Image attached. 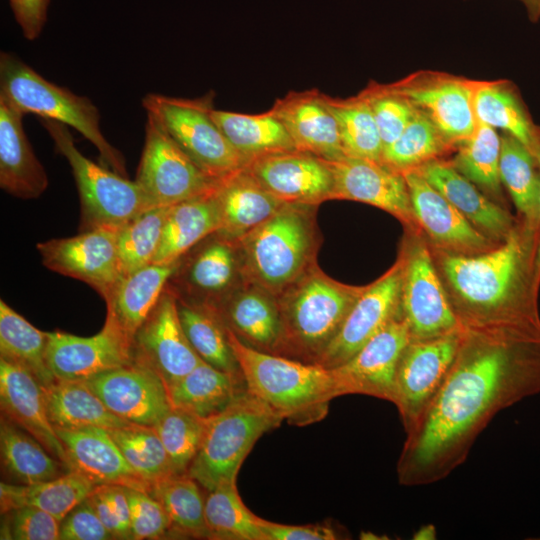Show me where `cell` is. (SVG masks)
Masks as SVG:
<instances>
[{
  "label": "cell",
  "mask_w": 540,
  "mask_h": 540,
  "mask_svg": "<svg viewBox=\"0 0 540 540\" xmlns=\"http://www.w3.org/2000/svg\"><path fill=\"white\" fill-rule=\"evenodd\" d=\"M540 393V329L464 328L442 385L406 433L398 481L422 486L463 464L495 415Z\"/></svg>",
  "instance_id": "6da1fadb"
},
{
  "label": "cell",
  "mask_w": 540,
  "mask_h": 540,
  "mask_svg": "<svg viewBox=\"0 0 540 540\" xmlns=\"http://www.w3.org/2000/svg\"><path fill=\"white\" fill-rule=\"evenodd\" d=\"M540 224L523 221L497 249L477 256L448 255L444 273L457 293L463 328H540L535 259Z\"/></svg>",
  "instance_id": "7a4b0ae2"
},
{
  "label": "cell",
  "mask_w": 540,
  "mask_h": 540,
  "mask_svg": "<svg viewBox=\"0 0 540 540\" xmlns=\"http://www.w3.org/2000/svg\"><path fill=\"white\" fill-rule=\"evenodd\" d=\"M226 331L247 391L290 424L321 420L330 401L341 396L332 369L255 349Z\"/></svg>",
  "instance_id": "3957f363"
},
{
  "label": "cell",
  "mask_w": 540,
  "mask_h": 540,
  "mask_svg": "<svg viewBox=\"0 0 540 540\" xmlns=\"http://www.w3.org/2000/svg\"><path fill=\"white\" fill-rule=\"evenodd\" d=\"M364 289L310 267L278 302L283 325L278 355L316 363Z\"/></svg>",
  "instance_id": "277c9868"
},
{
  "label": "cell",
  "mask_w": 540,
  "mask_h": 540,
  "mask_svg": "<svg viewBox=\"0 0 540 540\" xmlns=\"http://www.w3.org/2000/svg\"><path fill=\"white\" fill-rule=\"evenodd\" d=\"M0 97L24 115L72 127L96 147L101 165L127 177L124 157L102 134L100 112L89 98L46 80L8 52L0 53Z\"/></svg>",
  "instance_id": "5b68a950"
},
{
  "label": "cell",
  "mask_w": 540,
  "mask_h": 540,
  "mask_svg": "<svg viewBox=\"0 0 540 540\" xmlns=\"http://www.w3.org/2000/svg\"><path fill=\"white\" fill-rule=\"evenodd\" d=\"M309 207L285 204L235 241L248 277L271 295L284 293L309 269L314 246Z\"/></svg>",
  "instance_id": "8992f818"
},
{
  "label": "cell",
  "mask_w": 540,
  "mask_h": 540,
  "mask_svg": "<svg viewBox=\"0 0 540 540\" xmlns=\"http://www.w3.org/2000/svg\"><path fill=\"white\" fill-rule=\"evenodd\" d=\"M283 418L247 390L208 420L199 451L187 474L207 492L236 482L240 467L256 441Z\"/></svg>",
  "instance_id": "52a82bcc"
},
{
  "label": "cell",
  "mask_w": 540,
  "mask_h": 540,
  "mask_svg": "<svg viewBox=\"0 0 540 540\" xmlns=\"http://www.w3.org/2000/svg\"><path fill=\"white\" fill-rule=\"evenodd\" d=\"M41 122L72 169L81 204L80 231L99 227L118 229L154 207L136 181L84 156L68 126L49 119Z\"/></svg>",
  "instance_id": "ba28073f"
},
{
  "label": "cell",
  "mask_w": 540,
  "mask_h": 540,
  "mask_svg": "<svg viewBox=\"0 0 540 540\" xmlns=\"http://www.w3.org/2000/svg\"><path fill=\"white\" fill-rule=\"evenodd\" d=\"M142 106L157 117L174 141L214 180L247 165L211 115L212 93L197 99L148 93L142 99Z\"/></svg>",
  "instance_id": "9c48e42d"
},
{
  "label": "cell",
  "mask_w": 540,
  "mask_h": 540,
  "mask_svg": "<svg viewBox=\"0 0 540 540\" xmlns=\"http://www.w3.org/2000/svg\"><path fill=\"white\" fill-rule=\"evenodd\" d=\"M135 181L154 207L173 206L211 191L218 180L203 172L147 112L145 142Z\"/></svg>",
  "instance_id": "30bf717a"
},
{
  "label": "cell",
  "mask_w": 540,
  "mask_h": 540,
  "mask_svg": "<svg viewBox=\"0 0 540 540\" xmlns=\"http://www.w3.org/2000/svg\"><path fill=\"white\" fill-rule=\"evenodd\" d=\"M464 328L446 335L410 340L396 369L393 404L405 432L411 430L434 397L459 351Z\"/></svg>",
  "instance_id": "8fae6325"
},
{
  "label": "cell",
  "mask_w": 540,
  "mask_h": 540,
  "mask_svg": "<svg viewBox=\"0 0 540 540\" xmlns=\"http://www.w3.org/2000/svg\"><path fill=\"white\" fill-rule=\"evenodd\" d=\"M36 248L46 268L88 284L104 300L123 277L115 228L80 231L72 237L39 242Z\"/></svg>",
  "instance_id": "7c38bea8"
},
{
  "label": "cell",
  "mask_w": 540,
  "mask_h": 540,
  "mask_svg": "<svg viewBox=\"0 0 540 540\" xmlns=\"http://www.w3.org/2000/svg\"><path fill=\"white\" fill-rule=\"evenodd\" d=\"M132 358L153 370L168 390L202 361L185 335L177 295L168 284L133 338Z\"/></svg>",
  "instance_id": "4fadbf2b"
},
{
  "label": "cell",
  "mask_w": 540,
  "mask_h": 540,
  "mask_svg": "<svg viewBox=\"0 0 540 540\" xmlns=\"http://www.w3.org/2000/svg\"><path fill=\"white\" fill-rule=\"evenodd\" d=\"M404 269L396 264L365 287L316 363L334 368L349 360L390 321L400 316Z\"/></svg>",
  "instance_id": "5bb4252c"
},
{
  "label": "cell",
  "mask_w": 540,
  "mask_h": 540,
  "mask_svg": "<svg viewBox=\"0 0 540 540\" xmlns=\"http://www.w3.org/2000/svg\"><path fill=\"white\" fill-rule=\"evenodd\" d=\"M46 361L57 380L85 381L133 362L132 344L106 318L101 331L89 337L47 332Z\"/></svg>",
  "instance_id": "9a60e30c"
},
{
  "label": "cell",
  "mask_w": 540,
  "mask_h": 540,
  "mask_svg": "<svg viewBox=\"0 0 540 540\" xmlns=\"http://www.w3.org/2000/svg\"><path fill=\"white\" fill-rule=\"evenodd\" d=\"M400 310L411 340L431 339L463 328L423 246L412 252L404 269Z\"/></svg>",
  "instance_id": "2e32d148"
},
{
  "label": "cell",
  "mask_w": 540,
  "mask_h": 540,
  "mask_svg": "<svg viewBox=\"0 0 540 540\" xmlns=\"http://www.w3.org/2000/svg\"><path fill=\"white\" fill-rule=\"evenodd\" d=\"M476 83L446 75H425L390 85L439 130L447 143L467 140L477 127Z\"/></svg>",
  "instance_id": "e0dca14e"
},
{
  "label": "cell",
  "mask_w": 540,
  "mask_h": 540,
  "mask_svg": "<svg viewBox=\"0 0 540 540\" xmlns=\"http://www.w3.org/2000/svg\"><path fill=\"white\" fill-rule=\"evenodd\" d=\"M410 340L408 326L399 316L349 360L330 368L341 396L363 394L393 402L397 364Z\"/></svg>",
  "instance_id": "ac0fdd59"
},
{
  "label": "cell",
  "mask_w": 540,
  "mask_h": 540,
  "mask_svg": "<svg viewBox=\"0 0 540 540\" xmlns=\"http://www.w3.org/2000/svg\"><path fill=\"white\" fill-rule=\"evenodd\" d=\"M246 168L284 203L316 206L333 199L330 164L313 154L297 149L266 154L248 162Z\"/></svg>",
  "instance_id": "d6986e66"
},
{
  "label": "cell",
  "mask_w": 540,
  "mask_h": 540,
  "mask_svg": "<svg viewBox=\"0 0 540 540\" xmlns=\"http://www.w3.org/2000/svg\"><path fill=\"white\" fill-rule=\"evenodd\" d=\"M84 382L112 413L128 423L154 426L172 406L162 379L134 361Z\"/></svg>",
  "instance_id": "ffe728a7"
},
{
  "label": "cell",
  "mask_w": 540,
  "mask_h": 540,
  "mask_svg": "<svg viewBox=\"0 0 540 540\" xmlns=\"http://www.w3.org/2000/svg\"><path fill=\"white\" fill-rule=\"evenodd\" d=\"M333 173V199L367 203L410 222L413 211L403 174L382 162L345 156L328 161Z\"/></svg>",
  "instance_id": "44dd1931"
},
{
  "label": "cell",
  "mask_w": 540,
  "mask_h": 540,
  "mask_svg": "<svg viewBox=\"0 0 540 540\" xmlns=\"http://www.w3.org/2000/svg\"><path fill=\"white\" fill-rule=\"evenodd\" d=\"M271 111L285 127L297 150L327 161L346 156L324 93L317 89L290 92L277 99Z\"/></svg>",
  "instance_id": "7402d4cb"
},
{
  "label": "cell",
  "mask_w": 540,
  "mask_h": 540,
  "mask_svg": "<svg viewBox=\"0 0 540 540\" xmlns=\"http://www.w3.org/2000/svg\"><path fill=\"white\" fill-rule=\"evenodd\" d=\"M2 416L36 438L70 470L68 458L49 420L43 386L24 367L0 358Z\"/></svg>",
  "instance_id": "603a6c76"
},
{
  "label": "cell",
  "mask_w": 540,
  "mask_h": 540,
  "mask_svg": "<svg viewBox=\"0 0 540 540\" xmlns=\"http://www.w3.org/2000/svg\"><path fill=\"white\" fill-rule=\"evenodd\" d=\"M62 442L70 470L87 477L95 485L114 484L148 490L130 467L108 429L96 426L55 428Z\"/></svg>",
  "instance_id": "cb8c5ba5"
},
{
  "label": "cell",
  "mask_w": 540,
  "mask_h": 540,
  "mask_svg": "<svg viewBox=\"0 0 540 540\" xmlns=\"http://www.w3.org/2000/svg\"><path fill=\"white\" fill-rule=\"evenodd\" d=\"M24 114L0 97V187L20 199H36L48 187L44 166L23 129Z\"/></svg>",
  "instance_id": "d4e9b609"
},
{
  "label": "cell",
  "mask_w": 540,
  "mask_h": 540,
  "mask_svg": "<svg viewBox=\"0 0 540 540\" xmlns=\"http://www.w3.org/2000/svg\"><path fill=\"white\" fill-rule=\"evenodd\" d=\"M401 173L408 187L413 215L435 241L465 251L482 250L486 247V237L416 168Z\"/></svg>",
  "instance_id": "484cf974"
},
{
  "label": "cell",
  "mask_w": 540,
  "mask_h": 540,
  "mask_svg": "<svg viewBox=\"0 0 540 540\" xmlns=\"http://www.w3.org/2000/svg\"><path fill=\"white\" fill-rule=\"evenodd\" d=\"M221 226L217 233L237 241L272 217L285 204L245 167L219 179L215 186Z\"/></svg>",
  "instance_id": "4316f807"
},
{
  "label": "cell",
  "mask_w": 540,
  "mask_h": 540,
  "mask_svg": "<svg viewBox=\"0 0 540 540\" xmlns=\"http://www.w3.org/2000/svg\"><path fill=\"white\" fill-rule=\"evenodd\" d=\"M181 259L173 264H150L124 275L105 299L106 318L131 342L156 306Z\"/></svg>",
  "instance_id": "83f0119b"
},
{
  "label": "cell",
  "mask_w": 540,
  "mask_h": 540,
  "mask_svg": "<svg viewBox=\"0 0 540 540\" xmlns=\"http://www.w3.org/2000/svg\"><path fill=\"white\" fill-rule=\"evenodd\" d=\"M416 169L474 226L504 239L515 228L512 217L453 165L433 159Z\"/></svg>",
  "instance_id": "f1b7e54d"
},
{
  "label": "cell",
  "mask_w": 540,
  "mask_h": 540,
  "mask_svg": "<svg viewBox=\"0 0 540 540\" xmlns=\"http://www.w3.org/2000/svg\"><path fill=\"white\" fill-rule=\"evenodd\" d=\"M265 290L255 287L237 293L223 308L215 307L224 325L247 345L278 354L283 325L280 307Z\"/></svg>",
  "instance_id": "f546056e"
},
{
  "label": "cell",
  "mask_w": 540,
  "mask_h": 540,
  "mask_svg": "<svg viewBox=\"0 0 540 540\" xmlns=\"http://www.w3.org/2000/svg\"><path fill=\"white\" fill-rule=\"evenodd\" d=\"M216 186V185H215ZM221 226L215 187L202 195L171 206L154 264H173Z\"/></svg>",
  "instance_id": "4dcf8cb0"
},
{
  "label": "cell",
  "mask_w": 540,
  "mask_h": 540,
  "mask_svg": "<svg viewBox=\"0 0 540 540\" xmlns=\"http://www.w3.org/2000/svg\"><path fill=\"white\" fill-rule=\"evenodd\" d=\"M246 390L243 376L222 371L202 360L168 393L172 406L210 419Z\"/></svg>",
  "instance_id": "1f68e13d"
},
{
  "label": "cell",
  "mask_w": 540,
  "mask_h": 540,
  "mask_svg": "<svg viewBox=\"0 0 540 540\" xmlns=\"http://www.w3.org/2000/svg\"><path fill=\"white\" fill-rule=\"evenodd\" d=\"M0 452L2 470L15 484L45 482L69 471L36 438L3 416Z\"/></svg>",
  "instance_id": "d6a6232c"
},
{
  "label": "cell",
  "mask_w": 540,
  "mask_h": 540,
  "mask_svg": "<svg viewBox=\"0 0 540 540\" xmlns=\"http://www.w3.org/2000/svg\"><path fill=\"white\" fill-rule=\"evenodd\" d=\"M95 486L75 470H69L53 480L30 485L2 481L1 514L20 506H33L61 521L71 509L89 496Z\"/></svg>",
  "instance_id": "836d02e7"
},
{
  "label": "cell",
  "mask_w": 540,
  "mask_h": 540,
  "mask_svg": "<svg viewBox=\"0 0 540 540\" xmlns=\"http://www.w3.org/2000/svg\"><path fill=\"white\" fill-rule=\"evenodd\" d=\"M43 391L54 428L113 429L128 424L112 413L84 381L56 380Z\"/></svg>",
  "instance_id": "e575fe53"
},
{
  "label": "cell",
  "mask_w": 540,
  "mask_h": 540,
  "mask_svg": "<svg viewBox=\"0 0 540 540\" xmlns=\"http://www.w3.org/2000/svg\"><path fill=\"white\" fill-rule=\"evenodd\" d=\"M211 115L247 164L266 154L296 149L287 130L271 109L260 114H244L213 108Z\"/></svg>",
  "instance_id": "d590c367"
},
{
  "label": "cell",
  "mask_w": 540,
  "mask_h": 540,
  "mask_svg": "<svg viewBox=\"0 0 540 540\" xmlns=\"http://www.w3.org/2000/svg\"><path fill=\"white\" fill-rule=\"evenodd\" d=\"M177 307L185 335L199 357L217 369L243 376L230 346L226 326L214 306L177 295Z\"/></svg>",
  "instance_id": "8d00e7d4"
},
{
  "label": "cell",
  "mask_w": 540,
  "mask_h": 540,
  "mask_svg": "<svg viewBox=\"0 0 540 540\" xmlns=\"http://www.w3.org/2000/svg\"><path fill=\"white\" fill-rule=\"evenodd\" d=\"M501 139L499 174L523 221L540 224V168L533 152L514 136Z\"/></svg>",
  "instance_id": "74e56055"
},
{
  "label": "cell",
  "mask_w": 540,
  "mask_h": 540,
  "mask_svg": "<svg viewBox=\"0 0 540 540\" xmlns=\"http://www.w3.org/2000/svg\"><path fill=\"white\" fill-rule=\"evenodd\" d=\"M47 332L0 300V358L29 370L43 387L57 379L46 361Z\"/></svg>",
  "instance_id": "f35d334b"
},
{
  "label": "cell",
  "mask_w": 540,
  "mask_h": 540,
  "mask_svg": "<svg viewBox=\"0 0 540 540\" xmlns=\"http://www.w3.org/2000/svg\"><path fill=\"white\" fill-rule=\"evenodd\" d=\"M200 484L188 474L171 475L152 483L147 492L158 500L171 521V535L210 539L205 498Z\"/></svg>",
  "instance_id": "ab89813d"
},
{
  "label": "cell",
  "mask_w": 540,
  "mask_h": 540,
  "mask_svg": "<svg viewBox=\"0 0 540 540\" xmlns=\"http://www.w3.org/2000/svg\"><path fill=\"white\" fill-rule=\"evenodd\" d=\"M473 106L478 123L502 129L531 149L539 129L509 85L503 82L476 83Z\"/></svg>",
  "instance_id": "60d3db41"
},
{
  "label": "cell",
  "mask_w": 540,
  "mask_h": 540,
  "mask_svg": "<svg viewBox=\"0 0 540 540\" xmlns=\"http://www.w3.org/2000/svg\"><path fill=\"white\" fill-rule=\"evenodd\" d=\"M217 238L200 248L183 269L186 289L205 297L211 303L232 285L237 260L235 242L217 234Z\"/></svg>",
  "instance_id": "b9f144b4"
},
{
  "label": "cell",
  "mask_w": 540,
  "mask_h": 540,
  "mask_svg": "<svg viewBox=\"0 0 540 540\" xmlns=\"http://www.w3.org/2000/svg\"><path fill=\"white\" fill-rule=\"evenodd\" d=\"M325 101L336 119L345 155L381 162L383 143L366 98L361 93L347 99L325 94Z\"/></svg>",
  "instance_id": "7bdbcfd3"
},
{
  "label": "cell",
  "mask_w": 540,
  "mask_h": 540,
  "mask_svg": "<svg viewBox=\"0 0 540 540\" xmlns=\"http://www.w3.org/2000/svg\"><path fill=\"white\" fill-rule=\"evenodd\" d=\"M259 517L243 503L236 482H225L205 498V520L210 539L265 540Z\"/></svg>",
  "instance_id": "ee69618b"
},
{
  "label": "cell",
  "mask_w": 540,
  "mask_h": 540,
  "mask_svg": "<svg viewBox=\"0 0 540 540\" xmlns=\"http://www.w3.org/2000/svg\"><path fill=\"white\" fill-rule=\"evenodd\" d=\"M108 432L127 463L148 486L175 475L167 452L153 426L128 423L108 429Z\"/></svg>",
  "instance_id": "f6af8a7d"
},
{
  "label": "cell",
  "mask_w": 540,
  "mask_h": 540,
  "mask_svg": "<svg viewBox=\"0 0 540 540\" xmlns=\"http://www.w3.org/2000/svg\"><path fill=\"white\" fill-rule=\"evenodd\" d=\"M171 206L152 207L117 229L123 276L153 263Z\"/></svg>",
  "instance_id": "bcb514c9"
},
{
  "label": "cell",
  "mask_w": 540,
  "mask_h": 540,
  "mask_svg": "<svg viewBox=\"0 0 540 540\" xmlns=\"http://www.w3.org/2000/svg\"><path fill=\"white\" fill-rule=\"evenodd\" d=\"M456 154L453 166L476 186L492 194L501 190L499 162L501 139L494 128L478 123Z\"/></svg>",
  "instance_id": "7dc6e473"
},
{
  "label": "cell",
  "mask_w": 540,
  "mask_h": 540,
  "mask_svg": "<svg viewBox=\"0 0 540 540\" xmlns=\"http://www.w3.org/2000/svg\"><path fill=\"white\" fill-rule=\"evenodd\" d=\"M208 420L171 406L153 426L175 475L187 474L201 446Z\"/></svg>",
  "instance_id": "c3c4849f"
},
{
  "label": "cell",
  "mask_w": 540,
  "mask_h": 540,
  "mask_svg": "<svg viewBox=\"0 0 540 540\" xmlns=\"http://www.w3.org/2000/svg\"><path fill=\"white\" fill-rule=\"evenodd\" d=\"M447 144L431 120L417 110L400 136L383 149L381 162L403 172L433 160Z\"/></svg>",
  "instance_id": "681fc988"
},
{
  "label": "cell",
  "mask_w": 540,
  "mask_h": 540,
  "mask_svg": "<svg viewBox=\"0 0 540 540\" xmlns=\"http://www.w3.org/2000/svg\"><path fill=\"white\" fill-rule=\"evenodd\" d=\"M361 94L370 105L384 149L400 136L417 109L390 85H370Z\"/></svg>",
  "instance_id": "f907efd6"
},
{
  "label": "cell",
  "mask_w": 540,
  "mask_h": 540,
  "mask_svg": "<svg viewBox=\"0 0 540 540\" xmlns=\"http://www.w3.org/2000/svg\"><path fill=\"white\" fill-rule=\"evenodd\" d=\"M1 539L59 540L60 521L33 506H20L2 513Z\"/></svg>",
  "instance_id": "816d5d0a"
},
{
  "label": "cell",
  "mask_w": 540,
  "mask_h": 540,
  "mask_svg": "<svg viewBox=\"0 0 540 540\" xmlns=\"http://www.w3.org/2000/svg\"><path fill=\"white\" fill-rule=\"evenodd\" d=\"M130 506L133 540L161 539L171 535V521L162 504L146 490L125 487Z\"/></svg>",
  "instance_id": "f5cc1de1"
},
{
  "label": "cell",
  "mask_w": 540,
  "mask_h": 540,
  "mask_svg": "<svg viewBox=\"0 0 540 540\" xmlns=\"http://www.w3.org/2000/svg\"><path fill=\"white\" fill-rule=\"evenodd\" d=\"M86 499L113 539H132L130 506L125 486L96 485Z\"/></svg>",
  "instance_id": "db71d44e"
},
{
  "label": "cell",
  "mask_w": 540,
  "mask_h": 540,
  "mask_svg": "<svg viewBox=\"0 0 540 540\" xmlns=\"http://www.w3.org/2000/svg\"><path fill=\"white\" fill-rule=\"evenodd\" d=\"M110 532L87 499L71 509L60 521L59 540H111Z\"/></svg>",
  "instance_id": "11a10c76"
},
{
  "label": "cell",
  "mask_w": 540,
  "mask_h": 540,
  "mask_svg": "<svg viewBox=\"0 0 540 540\" xmlns=\"http://www.w3.org/2000/svg\"><path fill=\"white\" fill-rule=\"evenodd\" d=\"M265 540H333L337 535L334 529L327 525H288L258 519Z\"/></svg>",
  "instance_id": "9f6ffc18"
},
{
  "label": "cell",
  "mask_w": 540,
  "mask_h": 540,
  "mask_svg": "<svg viewBox=\"0 0 540 540\" xmlns=\"http://www.w3.org/2000/svg\"><path fill=\"white\" fill-rule=\"evenodd\" d=\"M16 22L27 40H35L41 34L50 0H8Z\"/></svg>",
  "instance_id": "6f0895ef"
},
{
  "label": "cell",
  "mask_w": 540,
  "mask_h": 540,
  "mask_svg": "<svg viewBox=\"0 0 540 540\" xmlns=\"http://www.w3.org/2000/svg\"><path fill=\"white\" fill-rule=\"evenodd\" d=\"M530 150L535 155L539 164V168H540V130ZM535 271H536L537 281L540 282V241H539L537 252H536Z\"/></svg>",
  "instance_id": "680465c9"
},
{
  "label": "cell",
  "mask_w": 540,
  "mask_h": 540,
  "mask_svg": "<svg viewBox=\"0 0 540 540\" xmlns=\"http://www.w3.org/2000/svg\"><path fill=\"white\" fill-rule=\"evenodd\" d=\"M436 528L432 524L420 527L413 535L415 540H434L436 539Z\"/></svg>",
  "instance_id": "91938a15"
},
{
  "label": "cell",
  "mask_w": 540,
  "mask_h": 540,
  "mask_svg": "<svg viewBox=\"0 0 540 540\" xmlns=\"http://www.w3.org/2000/svg\"><path fill=\"white\" fill-rule=\"evenodd\" d=\"M530 14L534 17V18H537L538 16H540V0H522Z\"/></svg>",
  "instance_id": "94428289"
}]
</instances>
